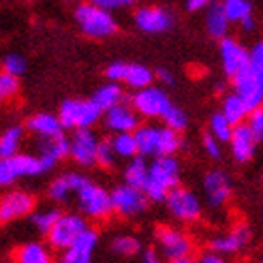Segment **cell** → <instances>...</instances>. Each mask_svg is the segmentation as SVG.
I'll return each instance as SVG.
<instances>
[{"mask_svg":"<svg viewBox=\"0 0 263 263\" xmlns=\"http://www.w3.org/2000/svg\"><path fill=\"white\" fill-rule=\"evenodd\" d=\"M239 27H241L245 32H254V30H256V19H254V17H250V19H247L245 23H241Z\"/></svg>","mask_w":263,"mask_h":263,"instance_id":"50","label":"cell"},{"mask_svg":"<svg viewBox=\"0 0 263 263\" xmlns=\"http://www.w3.org/2000/svg\"><path fill=\"white\" fill-rule=\"evenodd\" d=\"M248 51H250V66L263 76V38L258 40Z\"/></svg>","mask_w":263,"mask_h":263,"instance_id":"44","label":"cell"},{"mask_svg":"<svg viewBox=\"0 0 263 263\" xmlns=\"http://www.w3.org/2000/svg\"><path fill=\"white\" fill-rule=\"evenodd\" d=\"M102 122L109 134H128V132H136L139 128L141 117L137 115V111L132 107L130 102H122V104L104 111Z\"/></svg>","mask_w":263,"mask_h":263,"instance_id":"19","label":"cell"},{"mask_svg":"<svg viewBox=\"0 0 263 263\" xmlns=\"http://www.w3.org/2000/svg\"><path fill=\"white\" fill-rule=\"evenodd\" d=\"M88 228V218H85L81 213H61L57 218L49 233L45 235V242L49 245L55 252H64L77 237Z\"/></svg>","mask_w":263,"mask_h":263,"instance_id":"10","label":"cell"},{"mask_svg":"<svg viewBox=\"0 0 263 263\" xmlns=\"http://www.w3.org/2000/svg\"><path fill=\"white\" fill-rule=\"evenodd\" d=\"M25 130L34 137H51L64 134V126L59 115L49 113V111H40L28 117L25 122Z\"/></svg>","mask_w":263,"mask_h":263,"instance_id":"25","label":"cell"},{"mask_svg":"<svg viewBox=\"0 0 263 263\" xmlns=\"http://www.w3.org/2000/svg\"><path fill=\"white\" fill-rule=\"evenodd\" d=\"M76 23L79 25L81 32L87 36V38L92 40H105L115 36L117 30H119V25H117L115 17L111 15V11L104 10V8H98L90 4H79L76 8Z\"/></svg>","mask_w":263,"mask_h":263,"instance_id":"7","label":"cell"},{"mask_svg":"<svg viewBox=\"0 0 263 263\" xmlns=\"http://www.w3.org/2000/svg\"><path fill=\"white\" fill-rule=\"evenodd\" d=\"M165 209L170 216L179 224L190 226L199 222L203 216V203L201 197L197 196L194 190L186 186H179L173 188L164 201Z\"/></svg>","mask_w":263,"mask_h":263,"instance_id":"8","label":"cell"},{"mask_svg":"<svg viewBox=\"0 0 263 263\" xmlns=\"http://www.w3.org/2000/svg\"><path fill=\"white\" fill-rule=\"evenodd\" d=\"M167 263H194V261H192V258H186V259H171V261H167Z\"/></svg>","mask_w":263,"mask_h":263,"instance_id":"51","label":"cell"},{"mask_svg":"<svg viewBox=\"0 0 263 263\" xmlns=\"http://www.w3.org/2000/svg\"><path fill=\"white\" fill-rule=\"evenodd\" d=\"M220 111L224 113V117H228V121L237 126V124H242L247 121V117L250 115V107L247 105V102L239 96L237 92L226 94L222 98V107Z\"/></svg>","mask_w":263,"mask_h":263,"instance_id":"30","label":"cell"},{"mask_svg":"<svg viewBox=\"0 0 263 263\" xmlns=\"http://www.w3.org/2000/svg\"><path fill=\"white\" fill-rule=\"evenodd\" d=\"M34 145H36V154L53 165L70 158V137H66L64 134L51 137H36Z\"/></svg>","mask_w":263,"mask_h":263,"instance_id":"24","label":"cell"},{"mask_svg":"<svg viewBox=\"0 0 263 263\" xmlns=\"http://www.w3.org/2000/svg\"><path fill=\"white\" fill-rule=\"evenodd\" d=\"M136 27L145 34H162L167 32L175 25V17L170 10L158 6H145L134 13Z\"/></svg>","mask_w":263,"mask_h":263,"instance_id":"18","label":"cell"},{"mask_svg":"<svg viewBox=\"0 0 263 263\" xmlns=\"http://www.w3.org/2000/svg\"><path fill=\"white\" fill-rule=\"evenodd\" d=\"M100 245V231L88 226L76 241L62 252L61 263H92Z\"/></svg>","mask_w":263,"mask_h":263,"instance_id":"20","label":"cell"},{"mask_svg":"<svg viewBox=\"0 0 263 263\" xmlns=\"http://www.w3.org/2000/svg\"><path fill=\"white\" fill-rule=\"evenodd\" d=\"M201 186L205 201L214 211L226 207L233 196V182L224 170H209L203 177Z\"/></svg>","mask_w":263,"mask_h":263,"instance_id":"15","label":"cell"},{"mask_svg":"<svg viewBox=\"0 0 263 263\" xmlns=\"http://www.w3.org/2000/svg\"><path fill=\"white\" fill-rule=\"evenodd\" d=\"M100 137L92 128L73 130L70 136V160L83 170H90L96 165Z\"/></svg>","mask_w":263,"mask_h":263,"instance_id":"14","label":"cell"},{"mask_svg":"<svg viewBox=\"0 0 263 263\" xmlns=\"http://www.w3.org/2000/svg\"><path fill=\"white\" fill-rule=\"evenodd\" d=\"M126 68H128V62H122V61L111 62V64L105 68V77H107V81L122 83L124 81V76H126Z\"/></svg>","mask_w":263,"mask_h":263,"instance_id":"43","label":"cell"},{"mask_svg":"<svg viewBox=\"0 0 263 263\" xmlns=\"http://www.w3.org/2000/svg\"><path fill=\"white\" fill-rule=\"evenodd\" d=\"M247 126L250 128L256 139L258 141H263V107H258V109H252L250 115L247 117Z\"/></svg>","mask_w":263,"mask_h":263,"instance_id":"41","label":"cell"},{"mask_svg":"<svg viewBox=\"0 0 263 263\" xmlns=\"http://www.w3.org/2000/svg\"><path fill=\"white\" fill-rule=\"evenodd\" d=\"M25 124H11L0 134V158H11L21 153L23 141H25Z\"/></svg>","mask_w":263,"mask_h":263,"instance_id":"29","label":"cell"},{"mask_svg":"<svg viewBox=\"0 0 263 263\" xmlns=\"http://www.w3.org/2000/svg\"><path fill=\"white\" fill-rule=\"evenodd\" d=\"M111 203H113V214L124 220H134L147 211L151 201L141 188L121 182L111 190Z\"/></svg>","mask_w":263,"mask_h":263,"instance_id":"12","label":"cell"},{"mask_svg":"<svg viewBox=\"0 0 263 263\" xmlns=\"http://www.w3.org/2000/svg\"><path fill=\"white\" fill-rule=\"evenodd\" d=\"M109 137H111V145H113L117 156H119L121 160H130L139 154L136 132H128V134H111Z\"/></svg>","mask_w":263,"mask_h":263,"instance_id":"35","label":"cell"},{"mask_svg":"<svg viewBox=\"0 0 263 263\" xmlns=\"http://www.w3.org/2000/svg\"><path fill=\"white\" fill-rule=\"evenodd\" d=\"M61 209L57 207H44V209H36L30 216H28V222L32 226V230L38 233V235H47L49 230L53 228V224L57 222V218L61 216Z\"/></svg>","mask_w":263,"mask_h":263,"instance_id":"33","label":"cell"},{"mask_svg":"<svg viewBox=\"0 0 263 263\" xmlns=\"http://www.w3.org/2000/svg\"><path fill=\"white\" fill-rule=\"evenodd\" d=\"M216 0H186V10L196 13V11H201V10H207L211 6L214 4Z\"/></svg>","mask_w":263,"mask_h":263,"instance_id":"47","label":"cell"},{"mask_svg":"<svg viewBox=\"0 0 263 263\" xmlns=\"http://www.w3.org/2000/svg\"><path fill=\"white\" fill-rule=\"evenodd\" d=\"M160 121H162V124H164V126L179 132V134H182V132L188 128L186 111L182 109V107H179V105H175V104H171L170 107H167V111H165L164 117H162Z\"/></svg>","mask_w":263,"mask_h":263,"instance_id":"39","label":"cell"},{"mask_svg":"<svg viewBox=\"0 0 263 263\" xmlns=\"http://www.w3.org/2000/svg\"><path fill=\"white\" fill-rule=\"evenodd\" d=\"M130 104L137 111V115L145 121H160L173 102L164 88L151 85V87L134 90Z\"/></svg>","mask_w":263,"mask_h":263,"instance_id":"11","label":"cell"},{"mask_svg":"<svg viewBox=\"0 0 263 263\" xmlns=\"http://www.w3.org/2000/svg\"><path fill=\"white\" fill-rule=\"evenodd\" d=\"M233 124L228 121V117H224L222 111H216L209 117V134L214 136L220 143H228L231 137V132H233Z\"/></svg>","mask_w":263,"mask_h":263,"instance_id":"36","label":"cell"},{"mask_svg":"<svg viewBox=\"0 0 263 263\" xmlns=\"http://www.w3.org/2000/svg\"><path fill=\"white\" fill-rule=\"evenodd\" d=\"M231 85H233V92H237L247 102L250 111L263 107V76L250 64L242 71H239L235 77H231Z\"/></svg>","mask_w":263,"mask_h":263,"instance_id":"16","label":"cell"},{"mask_svg":"<svg viewBox=\"0 0 263 263\" xmlns=\"http://www.w3.org/2000/svg\"><path fill=\"white\" fill-rule=\"evenodd\" d=\"M90 2L94 6H98V8H104V10L111 11V10H119V8H128L136 0H90Z\"/></svg>","mask_w":263,"mask_h":263,"instance_id":"45","label":"cell"},{"mask_svg":"<svg viewBox=\"0 0 263 263\" xmlns=\"http://www.w3.org/2000/svg\"><path fill=\"white\" fill-rule=\"evenodd\" d=\"M197 263H230L226 259V256H220V254L213 252V250H207V252H203L197 259Z\"/></svg>","mask_w":263,"mask_h":263,"instance_id":"48","label":"cell"},{"mask_svg":"<svg viewBox=\"0 0 263 263\" xmlns=\"http://www.w3.org/2000/svg\"><path fill=\"white\" fill-rule=\"evenodd\" d=\"M258 263H263V258H259V259H258Z\"/></svg>","mask_w":263,"mask_h":263,"instance_id":"52","label":"cell"},{"mask_svg":"<svg viewBox=\"0 0 263 263\" xmlns=\"http://www.w3.org/2000/svg\"><path fill=\"white\" fill-rule=\"evenodd\" d=\"M109 252L117 258H137L143 252V242L134 233H117L109 241Z\"/></svg>","mask_w":263,"mask_h":263,"instance_id":"27","label":"cell"},{"mask_svg":"<svg viewBox=\"0 0 263 263\" xmlns=\"http://www.w3.org/2000/svg\"><path fill=\"white\" fill-rule=\"evenodd\" d=\"M154 245L164 259H186L196 252L194 237L179 226L160 224L154 230Z\"/></svg>","mask_w":263,"mask_h":263,"instance_id":"5","label":"cell"},{"mask_svg":"<svg viewBox=\"0 0 263 263\" xmlns=\"http://www.w3.org/2000/svg\"><path fill=\"white\" fill-rule=\"evenodd\" d=\"M156 81V71H153L148 66L145 64H128L126 68V76H124V85L132 90H139V88L151 87Z\"/></svg>","mask_w":263,"mask_h":263,"instance_id":"32","label":"cell"},{"mask_svg":"<svg viewBox=\"0 0 263 263\" xmlns=\"http://www.w3.org/2000/svg\"><path fill=\"white\" fill-rule=\"evenodd\" d=\"M2 70L8 71V73H11V76L15 77H21L25 71H27V59L21 55V53H8V55L2 59Z\"/></svg>","mask_w":263,"mask_h":263,"instance_id":"40","label":"cell"},{"mask_svg":"<svg viewBox=\"0 0 263 263\" xmlns=\"http://www.w3.org/2000/svg\"><path fill=\"white\" fill-rule=\"evenodd\" d=\"M122 177H124V182H126V184H132V186L141 188L143 190L145 182H147V177H148L147 158L141 156V154L130 158L126 162V165H124V170H122Z\"/></svg>","mask_w":263,"mask_h":263,"instance_id":"31","label":"cell"},{"mask_svg":"<svg viewBox=\"0 0 263 263\" xmlns=\"http://www.w3.org/2000/svg\"><path fill=\"white\" fill-rule=\"evenodd\" d=\"M220 62H222V70L228 77H235L239 71H242L250 64V51L239 42V40L226 36L220 40L218 45Z\"/></svg>","mask_w":263,"mask_h":263,"instance_id":"17","label":"cell"},{"mask_svg":"<svg viewBox=\"0 0 263 263\" xmlns=\"http://www.w3.org/2000/svg\"><path fill=\"white\" fill-rule=\"evenodd\" d=\"M59 119H61L64 130H83V128H94L102 122L104 111L94 104L92 98H66L59 107Z\"/></svg>","mask_w":263,"mask_h":263,"instance_id":"6","label":"cell"},{"mask_svg":"<svg viewBox=\"0 0 263 263\" xmlns=\"http://www.w3.org/2000/svg\"><path fill=\"white\" fill-rule=\"evenodd\" d=\"M68 2H76V0H68Z\"/></svg>","mask_w":263,"mask_h":263,"instance_id":"53","label":"cell"},{"mask_svg":"<svg viewBox=\"0 0 263 263\" xmlns=\"http://www.w3.org/2000/svg\"><path fill=\"white\" fill-rule=\"evenodd\" d=\"M252 241V230L245 222H237L222 233H216L209 241V250L220 254V256H237Z\"/></svg>","mask_w":263,"mask_h":263,"instance_id":"13","label":"cell"},{"mask_svg":"<svg viewBox=\"0 0 263 263\" xmlns=\"http://www.w3.org/2000/svg\"><path fill=\"white\" fill-rule=\"evenodd\" d=\"M13 263H55V250L42 241H27L13 248Z\"/></svg>","mask_w":263,"mask_h":263,"instance_id":"23","label":"cell"},{"mask_svg":"<svg viewBox=\"0 0 263 263\" xmlns=\"http://www.w3.org/2000/svg\"><path fill=\"white\" fill-rule=\"evenodd\" d=\"M85 179H87L85 173H79V171H66V173L55 177V179L49 182V186H47V197H49L55 205L68 203L71 197L76 196L77 188L81 186Z\"/></svg>","mask_w":263,"mask_h":263,"instance_id":"22","label":"cell"},{"mask_svg":"<svg viewBox=\"0 0 263 263\" xmlns=\"http://www.w3.org/2000/svg\"><path fill=\"white\" fill-rule=\"evenodd\" d=\"M94 104L98 105L102 111H107L115 105L122 104L126 100V94H124V88L121 87V83H113L107 81L104 85H100L92 94Z\"/></svg>","mask_w":263,"mask_h":263,"instance_id":"28","label":"cell"},{"mask_svg":"<svg viewBox=\"0 0 263 263\" xmlns=\"http://www.w3.org/2000/svg\"><path fill=\"white\" fill-rule=\"evenodd\" d=\"M119 156H117L115 148L111 145V137H102L98 145V154H96V165L102 167V170H115L117 164H119Z\"/></svg>","mask_w":263,"mask_h":263,"instance_id":"37","label":"cell"},{"mask_svg":"<svg viewBox=\"0 0 263 263\" xmlns=\"http://www.w3.org/2000/svg\"><path fill=\"white\" fill-rule=\"evenodd\" d=\"M156 79H158L164 87H173V85H175V76H173L170 70H165V68L156 70Z\"/></svg>","mask_w":263,"mask_h":263,"instance_id":"49","label":"cell"},{"mask_svg":"<svg viewBox=\"0 0 263 263\" xmlns=\"http://www.w3.org/2000/svg\"><path fill=\"white\" fill-rule=\"evenodd\" d=\"M224 8L226 15L230 19V23L233 25H241L247 19L254 17V4L252 0H222L220 2Z\"/></svg>","mask_w":263,"mask_h":263,"instance_id":"34","label":"cell"},{"mask_svg":"<svg viewBox=\"0 0 263 263\" xmlns=\"http://www.w3.org/2000/svg\"><path fill=\"white\" fill-rule=\"evenodd\" d=\"M182 167L177 156H158L148 164V177L143 192L151 203H164L167 194L181 184Z\"/></svg>","mask_w":263,"mask_h":263,"instance_id":"2","label":"cell"},{"mask_svg":"<svg viewBox=\"0 0 263 263\" xmlns=\"http://www.w3.org/2000/svg\"><path fill=\"white\" fill-rule=\"evenodd\" d=\"M76 203L79 213L88 220L104 222L113 214V203H111V190L98 184L92 179H85L83 184L77 188Z\"/></svg>","mask_w":263,"mask_h":263,"instance_id":"4","label":"cell"},{"mask_svg":"<svg viewBox=\"0 0 263 263\" xmlns=\"http://www.w3.org/2000/svg\"><path fill=\"white\" fill-rule=\"evenodd\" d=\"M136 139L139 154L145 158L175 156L184 145L179 132L148 121L145 124H139V128L136 130Z\"/></svg>","mask_w":263,"mask_h":263,"instance_id":"1","label":"cell"},{"mask_svg":"<svg viewBox=\"0 0 263 263\" xmlns=\"http://www.w3.org/2000/svg\"><path fill=\"white\" fill-rule=\"evenodd\" d=\"M38 209V199L25 188H6L0 194V226H10L28 218Z\"/></svg>","mask_w":263,"mask_h":263,"instance_id":"9","label":"cell"},{"mask_svg":"<svg viewBox=\"0 0 263 263\" xmlns=\"http://www.w3.org/2000/svg\"><path fill=\"white\" fill-rule=\"evenodd\" d=\"M258 143L259 141L256 139V136H254L252 132H250V128L247 126V122H242V124H237L233 128L228 145H230V153L235 162L248 164L256 156Z\"/></svg>","mask_w":263,"mask_h":263,"instance_id":"21","label":"cell"},{"mask_svg":"<svg viewBox=\"0 0 263 263\" xmlns=\"http://www.w3.org/2000/svg\"><path fill=\"white\" fill-rule=\"evenodd\" d=\"M19 90H21L19 77L11 76L0 68V105L10 104L11 100H15L19 96Z\"/></svg>","mask_w":263,"mask_h":263,"instance_id":"38","label":"cell"},{"mask_svg":"<svg viewBox=\"0 0 263 263\" xmlns=\"http://www.w3.org/2000/svg\"><path fill=\"white\" fill-rule=\"evenodd\" d=\"M139 263H164V256L158 252V248H143L139 254Z\"/></svg>","mask_w":263,"mask_h":263,"instance_id":"46","label":"cell"},{"mask_svg":"<svg viewBox=\"0 0 263 263\" xmlns=\"http://www.w3.org/2000/svg\"><path fill=\"white\" fill-rule=\"evenodd\" d=\"M201 147H203V151H205V154H207L211 160H220V158H222V143H220L214 136H211L209 132L203 136Z\"/></svg>","mask_w":263,"mask_h":263,"instance_id":"42","label":"cell"},{"mask_svg":"<svg viewBox=\"0 0 263 263\" xmlns=\"http://www.w3.org/2000/svg\"><path fill=\"white\" fill-rule=\"evenodd\" d=\"M230 27L231 23L228 19V15H226V11L220 2H214L211 8H207V13H205V30H207V34L211 38L220 42L222 38L228 36Z\"/></svg>","mask_w":263,"mask_h":263,"instance_id":"26","label":"cell"},{"mask_svg":"<svg viewBox=\"0 0 263 263\" xmlns=\"http://www.w3.org/2000/svg\"><path fill=\"white\" fill-rule=\"evenodd\" d=\"M55 165L38 154L19 153L11 158H0V190L13 188L23 179H36L49 173Z\"/></svg>","mask_w":263,"mask_h":263,"instance_id":"3","label":"cell"}]
</instances>
